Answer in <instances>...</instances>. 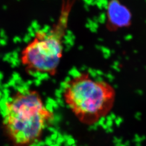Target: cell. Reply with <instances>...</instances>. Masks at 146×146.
<instances>
[{"instance_id":"cell-1","label":"cell","mask_w":146,"mask_h":146,"mask_svg":"<svg viewBox=\"0 0 146 146\" xmlns=\"http://www.w3.org/2000/svg\"><path fill=\"white\" fill-rule=\"evenodd\" d=\"M7 134L17 146L31 145L39 140L54 119V114L35 90L18 89L0 101Z\"/></svg>"},{"instance_id":"cell-2","label":"cell","mask_w":146,"mask_h":146,"mask_svg":"<svg viewBox=\"0 0 146 146\" xmlns=\"http://www.w3.org/2000/svg\"><path fill=\"white\" fill-rule=\"evenodd\" d=\"M63 98L80 122L92 125L110 113L115 103L116 92L108 82L95 79L84 72L67 81Z\"/></svg>"},{"instance_id":"cell-3","label":"cell","mask_w":146,"mask_h":146,"mask_svg":"<svg viewBox=\"0 0 146 146\" xmlns=\"http://www.w3.org/2000/svg\"><path fill=\"white\" fill-rule=\"evenodd\" d=\"M66 26V21L61 19L52 29L37 31L21 52V63L27 72L50 76L56 74L63 54Z\"/></svg>"},{"instance_id":"cell-4","label":"cell","mask_w":146,"mask_h":146,"mask_svg":"<svg viewBox=\"0 0 146 146\" xmlns=\"http://www.w3.org/2000/svg\"><path fill=\"white\" fill-rule=\"evenodd\" d=\"M122 9L117 3L115 2L110 3L108 15V25L110 29L115 30L127 25L128 20L127 19L126 16L122 15Z\"/></svg>"}]
</instances>
